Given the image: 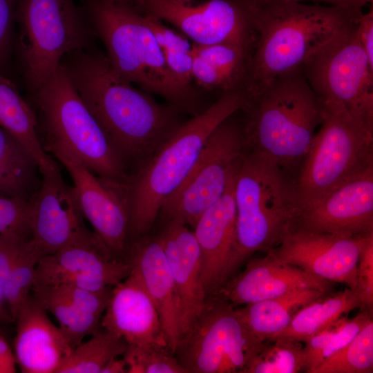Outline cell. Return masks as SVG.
Returning a JSON list of instances; mask_svg holds the SVG:
<instances>
[{
  "label": "cell",
  "mask_w": 373,
  "mask_h": 373,
  "mask_svg": "<svg viewBox=\"0 0 373 373\" xmlns=\"http://www.w3.org/2000/svg\"><path fill=\"white\" fill-rule=\"evenodd\" d=\"M357 22L317 50L300 71L321 104L335 106L373 130V65L357 38Z\"/></svg>",
  "instance_id": "10"
},
{
  "label": "cell",
  "mask_w": 373,
  "mask_h": 373,
  "mask_svg": "<svg viewBox=\"0 0 373 373\" xmlns=\"http://www.w3.org/2000/svg\"><path fill=\"white\" fill-rule=\"evenodd\" d=\"M142 15L144 23L153 34L165 62L174 77L185 86L197 87L191 75L192 44L183 34L165 26L160 19L149 15Z\"/></svg>",
  "instance_id": "33"
},
{
  "label": "cell",
  "mask_w": 373,
  "mask_h": 373,
  "mask_svg": "<svg viewBox=\"0 0 373 373\" xmlns=\"http://www.w3.org/2000/svg\"><path fill=\"white\" fill-rule=\"evenodd\" d=\"M41 175L37 162L15 135L0 126V195L31 200Z\"/></svg>",
  "instance_id": "28"
},
{
  "label": "cell",
  "mask_w": 373,
  "mask_h": 373,
  "mask_svg": "<svg viewBox=\"0 0 373 373\" xmlns=\"http://www.w3.org/2000/svg\"><path fill=\"white\" fill-rule=\"evenodd\" d=\"M82 10L104 44L111 67L121 77L160 96L183 115L193 117L207 108L205 92L182 85L170 71L142 14L101 0H84Z\"/></svg>",
  "instance_id": "3"
},
{
  "label": "cell",
  "mask_w": 373,
  "mask_h": 373,
  "mask_svg": "<svg viewBox=\"0 0 373 373\" xmlns=\"http://www.w3.org/2000/svg\"><path fill=\"white\" fill-rule=\"evenodd\" d=\"M248 1H283V2H307L323 3L326 5L344 7L350 9L363 10L367 4L373 0H242Z\"/></svg>",
  "instance_id": "44"
},
{
  "label": "cell",
  "mask_w": 373,
  "mask_h": 373,
  "mask_svg": "<svg viewBox=\"0 0 373 373\" xmlns=\"http://www.w3.org/2000/svg\"><path fill=\"white\" fill-rule=\"evenodd\" d=\"M14 352L6 338L0 334V373L16 372Z\"/></svg>",
  "instance_id": "43"
},
{
  "label": "cell",
  "mask_w": 373,
  "mask_h": 373,
  "mask_svg": "<svg viewBox=\"0 0 373 373\" xmlns=\"http://www.w3.org/2000/svg\"><path fill=\"white\" fill-rule=\"evenodd\" d=\"M305 367L301 342L280 337L265 341L244 373H296Z\"/></svg>",
  "instance_id": "34"
},
{
  "label": "cell",
  "mask_w": 373,
  "mask_h": 373,
  "mask_svg": "<svg viewBox=\"0 0 373 373\" xmlns=\"http://www.w3.org/2000/svg\"><path fill=\"white\" fill-rule=\"evenodd\" d=\"M0 126L18 138L38 163L41 174L59 171L43 148L34 108L20 95L16 84L0 75Z\"/></svg>",
  "instance_id": "26"
},
{
  "label": "cell",
  "mask_w": 373,
  "mask_h": 373,
  "mask_svg": "<svg viewBox=\"0 0 373 373\" xmlns=\"http://www.w3.org/2000/svg\"><path fill=\"white\" fill-rule=\"evenodd\" d=\"M20 0H0V75L8 77L15 43L16 12Z\"/></svg>",
  "instance_id": "40"
},
{
  "label": "cell",
  "mask_w": 373,
  "mask_h": 373,
  "mask_svg": "<svg viewBox=\"0 0 373 373\" xmlns=\"http://www.w3.org/2000/svg\"><path fill=\"white\" fill-rule=\"evenodd\" d=\"M131 272L129 262L115 256L86 227L54 254L40 258L33 286H72L92 291L113 287Z\"/></svg>",
  "instance_id": "15"
},
{
  "label": "cell",
  "mask_w": 373,
  "mask_h": 373,
  "mask_svg": "<svg viewBox=\"0 0 373 373\" xmlns=\"http://www.w3.org/2000/svg\"><path fill=\"white\" fill-rule=\"evenodd\" d=\"M287 173L267 156L244 151L234 186L233 241L220 287L254 253L275 248L290 231L298 202L295 181Z\"/></svg>",
  "instance_id": "4"
},
{
  "label": "cell",
  "mask_w": 373,
  "mask_h": 373,
  "mask_svg": "<svg viewBox=\"0 0 373 373\" xmlns=\"http://www.w3.org/2000/svg\"><path fill=\"white\" fill-rule=\"evenodd\" d=\"M108 3L129 7L135 10L139 0H101Z\"/></svg>",
  "instance_id": "47"
},
{
  "label": "cell",
  "mask_w": 373,
  "mask_h": 373,
  "mask_svg": "<svg viewBox=\"0 0 373 373\" xmlns=\"http://www.w3.org/2000/svg\"><path fill=\"white\" fill-rule=\"evenodd\" d=\"M115 357L111 359L102 369L100 373H125L127 365L123 358Z\"/></svg>",
  "instance_id": "45"
},
{
  "label": "cell",
  "mask_w": 373,
  "mask_h": 373,
  "mask_svg": "<svg viewBox=\"0 0 373 373\" xmlns=\"http://www.w3.org/2000/svg\"><path fill=\"white\" fill-rule=\"evenodd\" d=\"M248 260L243 271L228 280L217 294L235 307L303 289L329 294L334 283L278 259L272 250Z\"/></svg>",
  "instance_id": "18"
},
{
  "label": "cell",
  "mask_w": 373,
  "mask_h": 373,
  "mask_svg": "<svg viewBox=\"0 0 373 373\" xmlns=\"http://www.w3.org/2000/svg\"><path fill=\"white\" fill-rule=\"evenodd\" d=\"M60 64L128 169L146 162L186 121L121 77L106 54L91 46L68 53Z\"/></svg>",
  "instance_id": "1"
},
{
  "label": "cell",
  "mask_w": 373,
  "mask_h": 373,
  "mask_svg": "<svg viewBox=\"0 0 373 373\" xmlns=\"http://www.w3.org/2000/svg\"><path fill=\"white\" fill-rule=\"evenodd\" d=\"M234 114L213 131L185 180L163 202L158 216L164 223L175 222L193 229L224 193L231 169L245 151L242 123Z\"/></svg>",
  "instance_id": "12"
},
{
  "label": "cell",
  "mask_w": 373,
  "mask_h": 373,
  "mask_svg": "<svg viewBox=\"0 0 373 373\" xmlns=\"http://www.w3.org/2000/svg\"><path fill=\"white\" fill-rule=\"evenodd\" d=\"M32 200L0 195V234L15 231L31 236Z\"/></svg>",
  "instance_id": "38"
},
{
  "label": "cell",
  "mask_w": 373,
  "mask_h": 373,
  "mask_svg": "<svg viewBox=\"0 0 373 373\" xmlns=\"http://www.w3.org/2000/svg\"><path fill=\"white\" fill-rule=\"evenodd\" d=\"M373 321L370 320L344 347L324 360L311 373H372Z\"/></svg>",
  "instance_id": "35"
},
{
  "label": "cell",
  "mask_w": 373,
  "mask_h": 373,
  "mask_svg": "<svg viewBox=\"0 0 373 373\" xmlns=\"http://www.w3.org/2000/svg\"><path fill=\"white\" fill-rule=\"evenodd\" d=\"M357 38L366 53L371 64L373 65V9L360 16L356 27Z\"/></svg>",
  "instance_id": "42"
},
{
  "label": "cell",
  "mask_w": 373,
  "mask_h": 373,
  "mask_svg": "<svg viewBox=\"0 0 373 373\" xmlns=\"http://www.w3.org/2000/svg\"><path fill=\"white\" fill-rule=\"evenodd\" d=\"M41 120L43 142L61 144L97 175L127 184L130 174L102 128L82 102L64 68L57 69L34 93Z\"/></svg>",
  "instance_id": "7"
},
{
  "label": "cell",
  "mask_w": 373,
  "mask_h": 373,
  "mask_svg": "<svg viewBox=\"0 0 373 373\" xmlns=\"http://www.w3.org/2000/svg\"><path fill=\"white\" fill-rule=\"evenodd\" d=\"M127 345L123 338L99 329L90 339L77 345L55 373H100L108 361L122 356Z\"/></svg>",
  "instance_id": "32"
},
{
  "label": "cell",
  "mask_w": 373,
  "mask_h": 373,
  "mask_svg": "<svg viewBox=\"0 0 373 373\" xmlns=\"http://www.w3.org/2000/svg\"><path fill=\"white\" fill-rule=\"evenodd\" d=\"M125 260L154 303L168 346L175 354L181 340L177 298L171 270L157 236L144 235L131 239Z\"/></svg>",
  "instance_id": "21"
},
{
  "label": "cell",
  "mask_w": 373,
  "mask_h": 373,
  "mask_svg": "<svg viewBox=\"0 0 373 373\" xmlns=\"http://www.w3.org/2000/svg\"><path fill=\"white\" fill-rule=\"evenodd\" d=\"M122 358L128 373H187L166 345H128Z\"/></svg>",
  "instance_id": "37"
},
{
  "label": "cell",
  "mask_w": 373,
  "mask_h": 373,
  "mask_svg": "<svg viewBox=\"0 0 373 373\" xmlns=\"http://www.w3.org/2000/svg\"><path fill=\"white\" fill-rule=\"evenodd\" d=\"M254 48L230 43H192L194 84L204 92L244 91Z\"/></svg>",
  "instance_id": "25"
},
{
  "label": "cell",
  "mask_w": 373,
  "mask_h": 373,
  "mask_svg": "<svg viewBox=\"0 0 373 373\" xmlns=\"http://www.w3.org/2000/svg\"><path fill=\"white\" fill-rule=\"evenodd\" d=\"M240 111L245 151L267 156L287 172L300 169L321 122L319 101L300 70L245 95Z\"/></svg>",
  "instance_id": "5"
},
{
  "label": "cell",
  "mask_w": 373,
  "mask_h": 373,
  "mask_svg": "<svg viewBox=\"0 0 373 373\" xmlns=\"http://www.w3.org/2000/svg\"><path fill=\"white\" fill-rule=\"evenodd\" d=\"M17 49L26 82L34 93L68 53L91 46L95 32L74 0H20Z\"/></svg>",
  "instance_id": "9"
},
{
  "label": "cell",
  "mask_w": 373,
  "mask_h": 373,
  "mask_svg": "<svg viewBox=\"0 0 373 373\" xmlns=\"http://www.w3.org/2000/svg\"><path fill=\"white\" fill-rule=\"evenodd\" d=\"M357 307H360L359 300L348 287L334 294H328L302 307L289 325L270 339L282 337L304 343Z\"/></svg>",
  "instance_id": "29"
},
{
  "label": "cell",
  "mask_w": 373,
  "mask_h": 373,
  "mask_svg": "<svg viewBox=\"0 0 373 373\" xmlns=\"http://www.w3.org/2000/svg\"><path fill=\"white\" fill-rule=\"evenodd\" d=\"M356 294L360 309L372 312L373 233L368 235L361 249L356 267Z\"/></svg>",
  "instance_id": "39"
},
{
  "label": "cell",
  "mask_w": 373,
  "mask_h": 373,
  "mask_svg": "<svg viewBox=\"0 0 373 373\" xmlns=\"http://www.w3.org/2000/svg\"><path fill=\"white\" fill-rule=\"evenodd\" d=\"M100 327L123 338L128 345L168 346L157 309L138 278L131 272L112 287Z\"/></svg>",
  "instance_id": "23"
},
{
  "label": "cell",
  "mask_w": 373,
  "mask_h": 373,
  "mask_svg": "<svg viewBox=\"0 0 373 373\" xmlns=\"http://www.w3.org/2000/svg\"><path fill=\"white\" fill-rule=\"evenodd\" d=\"M30 238L29 235L15 231L0 234V285L3 291L15 258L24 241Z\"/></svg>",
  "instance_id": "41"
},
{
  "label": "cell",
  "mask_w": 373,
  "mask_h": 373,
  "mask_svg": "<svg viewBox=\"0 0 373 373\" xmlns=\"http://www.w3.org/2000/svg\"><path fill=\"white\" fill-rule=\"evenodd\" d=\"M240 157L231 169L222 195L201 215L193 229L200 248L201 277L207 297L217 294L220 289L233 241L234 186Z\"/></svg>",
  "instance_id": "24"
},
{
  "label": "cell",
  "mask_w": 373,
  "mask_h": 373,
  "mask_svg": "<svg viewBox=\"0 0 373 373\" xmlns=\"http://www.w3.org/2000/svg\"><path fill=\"white\" fill-rule=\"evenodd\" d=\"M328 294L314 289H298L284 295L236 308L245 327L262 341L285 329L304 306Z\"/></svg>",
  "instance_id": "27"
},
{
  "label": "cell",
  "mask_w": 373,
  "mask_h": 373,
  "mask_svg": "<svg viewBox=\"0 0 373 373\" xmlns=\"http://www.w3.org/2000/svg\"><path fill=\"white\" fill-rule=\"evenodd\" d=\"M46 312L30 294L15 318L14 354L23 373H55L73 351Z\"/></svg>",
  "instance_id": "22"
},
{
  "label": "cell",
  "mask_w": 373,
  "mask_h": 373,
  "mask_svg": "<svg viewBox=\"0 0 373 373\" xmlns=\"http://www.w3.org/2000/svg\"><path fill=\"white\" fill-rule=\"evenodd\" d=\"M244 99L242 90L222 93L204 111L186 120L130 175L127 185L129 240L148 234L163 202L185 180L210 134L240 109Z\"/></svg>",
  "instance_id": "6"
},
{
  "label": "cell",
  "mask_w": 373,
  "mask_h": 373,
  "mask_svg": "<svg viewBox=\"0 0 373 373\" xmlns=\"http://www.w3.org/2000/svg\"><path fill=\"white\" fill-rule=\"evenodd\" d=\"M157 238L173 280L182 339L200 316L207 298L201 277L200 248L193 231L175 222H165Z\"/></svg>",
  "instance_id": "20"
},
{
  "label": "cell",
  "mask_w": 373,
  "mask_h": 373,
  "mask_svg": "<svg viewBox=\"0 0 373 373\" xmlns=\"http://www.w3.org/2000/svg\"><path fill=\"white\" fill-rule=\"evenodd\" d=\"M343 236L373 233V166L298 209L291 230Z\"/></svg>",
  "instance_id": "17"
},
{
  "label": "cell",
  "mask_w": 373,
  "mask_h": 373,
  "mask_svg": "<svg viewBox=\"0 0 373 373\" xmlns=\"http://www.w3.org/2000/svg\"><path fill=\"white\" fill-rule=\"evenodd\" d=\"M44 149L66 168L84 219L113 254L125 260L129 241L130 216L127 184L110 182L90 171L68 148L43 142Z\"/></svg>",
  "instance_id": "13"
},
{
  "label": "cell",
  "mask_w": 373,
  "mask_h": 373,
  "mask_svg": "<svg viewBox=\"0 0 373 373\" xmlns=\"http://www.w3.org/2000/svg\"><path fill=\"white\" fill-rule=\"evenodd\" d=\"M135 11L173 25L194 44L254 46L256 32L239 0H208L198 5L177 0H139Z\"/></svg>",
  "instance_id": "14"
},
{
  "label": "cell",
  "mask_w": 373,
  "mask_h": 373,
  "mask_svg": "<svg viewBox=\"0 0 373 373\" xmlns=\"http://www.w3.org/2000/svg\"><path fill=\"white\" fill-rule=\"evenodd\" d=\"M73 186L60 171L41 175L32 200L31 240L41 256L54 254L86 227ZM41 257V258H42Z\"/></svg>",
  "instance_id": "19"
},
{
  "label": "cell",
  "mask_w": 373,
  "mask_h": 373,
  "mask_svg": "<svg viewBox=\"0 0 373 373\" xmlns=\"http://www.w3.org/2000/svg\"><path fill=\"white\" fill-rule=\"evenodd\" d=\"M41 257L30 238L24 241L15 258L4 287L13 321L19 309L31 294L36 267Z\"/></svg>",
  "instance_id": "36"
},
{
  "label": "cell",
  "mask_w": 373,
  "mask_h": 373,
  "mask_svg": "<svg viewBox=\"0 0 373 373\" xmlns=\"http://www.w3.org/2000/svg\"><path fill=\"white\" fill-rule=\"evenodd\" d=\"M184 3H191L193 0H177Z\"/></svg>",
  "instance_id": "48"
},
{
  "label": "cell",
  "mask_w": 373,
  "mask_h": 373,
  "mask_svg": "<svg viewBox=\"0 0 373 373\" xmlns=\"http://www.w3.org/2000/svg\"><path fill=\"white\" fill-rule=\"evenodd\" d=\"M320 104L321 127L294 179L298 209L373 166V130L335 106Z\"/></svg>",
  "instance_id": "8"
},
{
  "label": "cell",
  "mask_w": 373,
  "mask_h": 373,
  "mask_svg": "<svg viewBox=\"0 0 373 373\" xmlns=\"http://www.w3.org/2000/svg\"><path fill=\"white\" fill-rule=\"evenodd\" d=\"M372 319V312L367 310H361L353 318L344 315L306 340L303 346L305 372L311 373L344 347Z\"/></svg>",
  "instance_id": "31"
},
{
  "label": "cell",
  "mask_w": 373,
  "mask_h": 373,
  "mask_svg": "<svg viewBox=\"0 0 373 373\" xmlns=\"http://www.w3.org/2000/svg\"><path fill=\"white\" fill-rule=\"evenodd\" d=\"M371 233L349 236L294 229L271 250L280 260L330 282L344 284L355 293L359 255Z\"/></svg>",
  "instance_id": "16"
},
{
  "label": "cell",
  "mask_w": 373,
  "mask_h": 373,
  "mask_svg": "<svg viewBox=\"0 0 373 373\" xmlns=\"http://www.w3.org/2000/svg\"><path fill=\"white\" fill-rule=\"evenodd\" d=\"M31 294L56 318L60 331L73 350L84 337L100 329L102 317L70 299L58 286H34Z\"/></svg>",
  "instance_id": "30"
},
{
  "label": "cell",
  "mask_w": 373,
  "mask_h": 373,
  "mask_svg": "<svg viewBox=\"0 0 373 373\" xmlns=\"http://www.w3.org/2000/svg\"><path fill=\"white\" fill-rule=\"evenodd\" d=\"M14 322L10 312L4 291L0 285V325Z\"/></svg>",
  "instance_id": "46"
},
{
  "label": "cell",
  "mask_w": 373,
  "mask_h": 373,
  "mask_svg": "<svg viewBox=\"0 0 373 373\" xmlns=\"http://www.w3.org/2000/svg\"><path fill=\"white\" fill-rule=\"evenodd\" d=\"M239 1L256 32L245 95L300 70L317 50L363 13V10L306 2Z\"/></svg>",
  "instance_id": "2"
},
{
  "label": "cell",
  "mask_w": 373,
  "mask_h": 373,
  "mask_svg": "<svg viewBox=\"0 0 373 373\" xmlns=\"http://www.w3.org/2000/svg\"><path fill=\"white\" fill-rule=\"evenodd\" d=\"M264 343L242 323L234 306L214 294L175 354L187 373H244Z\"/></svg>",
  "instance_id": "11"
}]
</instances>
